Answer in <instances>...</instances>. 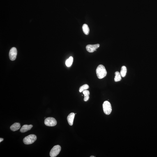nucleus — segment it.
I'll use <instances>...</instances> for the list:
<instances>
[{"label": "nucleus", "mask_w": 157, "mask_h": 157, "mask_svg": "<svg viewBox=\"0 0 157 157\" xmlns=\"http://www.w3.org/2000/svg\"><path fill=\"white\" fill-rule=\"evenodd\" d=\"M115 77L114 78V81L115 82H119L121 80V76L120 73L119 72L116 71L115 73Z\"/></svg>", "instance_id": "nucleus-13"}, {"label": "nucleus", "mask_w": 157, "mask_h": 157, "mask_svg": "<svg viewBox=\"0 0 157 157\" xmlns=\"http://www.w3.org/2000/svg\"><path fill=\"white\" fill-rule=\"evenodd\" d=\"M97 76L99 79H102L105 77L107 75V71L105 67L102 65H99L96 70Z\"/></svg>", "instance_id": "nucleus-1"}, {"label": "nucleus", "mask_w": 157, "mask_h": 157, "mask_svg": "<svg viewBox=\"0 0 157 157\" xmlns=\"http://www.w3.org/2000/svg\"><path fill=\"white\" fill-rule=\"evenodd\" d=\"M17 49L15 47H12L10 49L9 53V57L11 61H14L17 55Z\"/></svg>", "instance_id": "nucleus-6"}, {"label": "nucleus", "mask_w": 157, "mask_h": 157, "mask_svg": "<svg viewBox=\"0 0 157 157\" xmlns=\"http://www.w3.org/2000/svg\"><path fill=\"white\" fill-rule=\"evenodd\" d=\"M3 140V139L2 138H0V142H1Z\"/></svg>", "instance_id": "nucleus-17"}, {"label": "nucleus", "mask_w": 157, "mask_h": 157, "mask_svg": "<svg viewBox=\"0 0 157 157\" xmlns=\"http://www.w3.org/2000/svg\"><path fill=\"white\" fill-rule=\"evenodd\" d=\"M61 148L59 145L55 146L52 148L50 152V156L51 157H55L57 156L61 151Z\"/></svg>", "instance_id": "nucleus-4"}, {"label": "nucleus", "mask_w": 157, "mask_h": 157, "mask_svg": "<svg viewBox=\"0 0 157 157\" xmlns=\"http://www.w3.org/2000/svg\"><path fill=\"white\" fill-rule=\"evenodd\" d=\"M20 125L19 123H15L10 127V129L12 131H15L20 129Z\"/></svg>", "instance_id": "nucleus-10"}, {"label": "nucleus", "mask_w": 157, "mask_h": 157, "mask_svg": "<svg viewBox=\"0 0 157 157\" xmlns=\"http://www.w3.org/2000/svg\"><path fill=\"white\" fill-rule=\"evenodd\" d=\"M32 125H24L21 128L20 132H22V133H24V132H26L30 130L31 128H32Z\"/></svg>", "instance_id": "nucleus-9"}, {"label": "nucleus", "mask_w": 157, "mask_h": 157, "mask_svg": "<svg viewBox=\"0 0 157 157\" xmlns=\"http://www.w3.org/2000/svg\"><path fill=\"white\" fill-rule=\"evenodd\" d=\"M83 94L84 95V101L86 102L89 100V98L90 92L89 91L87 90H85L83 91Z\"/></svg>", "instance_id": "nucleus-11"}, {"label": "nucleus", "mask_w": 157, "mask_h": 157, "mask_svg": "<svg viewBox=\"0 0 157 157\" xmlns=\"http://www.w3.org/2000/svg\"><path fill=\"white\" fill-rule=\"evenodd\" d=\"M89 86L87 84H85L84 85L81 86L79 88V92H82L86 90L89 89Z\"/></svg>", "instance_id": "nucleus-16"}, {"label": "nucleus", "mask_w": 157, "mask_h": 157, "mask_svg": "<svg viewBox=\"0 0 157 157\" xmlns=\"http://www.w3.org/2000/svg\"><path fill=\"white\" fill-rule=\"evenodd\" d=\"M37 139L36 136L34 135H30L24 137L23 142L26 145L31 144L33 143Z\"/></svg>", "instance_id": "nucleus-2"}, {"label": "nucleus", "mask_w": 157, "mask_h": 157, "mask_svg": "<svg viewBox=\"0 0 157 157\" xmlns=\"http://www.w3.org/2000/svg\"><path fill=\"white\" fill-rule=\"evenodd\" d=\"M127 72V68L126 66H123L122 67L120 73L122 77H124L126 76Z\"/></svg>", "instance_id": "nucleus-14"}, {"label": "nucleus", "mask_w": 157, "mask_h": 157, "mask_svg": "<svg viewBox=\"0 0 157 157\" xmlns=\"http://www.w3.org/2000/svg\"><path fill=\"white\" fill-rule=\"evenodd\" d=\"M73 58L72 56H70L68 59L67 60L66 62V66L69 67L71 66L73 63Z\"/></svg>", "instance_id": "nucleus-15"}, {"label": "nucleus", "mask_w": 157, "mask_h": 157, "mask_svg": "<svg viewBox=\"0 0 157 157\" xmlns=\"http://www.w3.org/2000/svg\"><path fill=\"white\" fill-rule=\"evenodd\" d=\"M82 30L84 34L88 35L89 32V29L87 24H84L82 26Z\"/></svg>", "instance_id": "nucleus-12"}, {"label": "nucleus", "mask_w": 157, "mask_h": 157, "mask_svg": "<svg viewBox=\"0 0 157 157\" xmlns=\"http://www.w3.org/2000/svg\"><path fill=\"white\" fill-rule=\"evenodd\" d=\"M104 112L107 115L110 114L112 111V107L110 102L106 101L104 102L103 104Z\"/></svg>", "instance_id": "nucleus-3"}, {"label": "nucleus", "mask_w": 157, "mask_h": 157, "mask_svg": "<svg viewBox=\"0 0 157 157\" xmlns=\"http://www.w3.org/2000/svg\"><path fill=\"white\" fill-rule=\"evenodd\" d=\"M90 157H95L94 156H91Z\"/></svg>", "instance_id": "nucleus-18"}, {"label": "nucleus", "mask_w": 157, "mask_h": 157, "mask_svg": "<svg viewBox=\"0 0 157 157\" xmlns=\"http://www.w3.org/2000/svg\"><path fill=\"white\" fill-rule=\"evenodd\" d=\"M44 123L46 126L53 127L56 125L57 124V121L56 120L53 118L48 117L45 119Z\"/></svg>", "instance_id": "nucleus-5"}, {"label": "nucleus", "mask_w": 157, "mask_h": 157, "mask_svg": "<svg viewBox=\"0 0 157 157\" xmlns=\"http://www.w3.org/2000/svg\"><path fill=\"white\" fill-rule=\"evenodd\" d=\"M75 114L73 113H72L68 115L67 117V120L70 126H72L73 124L74 118L75 116Z\"/></svg>", "instance_id": "nucleus-8"}, {"label": "nucleus", "mask_w": 157, "mask_h": 157, "mask_svg": "<svg viewBox=\"0 0 157 157\" xmlns=\"http://www.w3.org/2000/svg\"><path fill=\"white\" fill-rule=\"evenodd\" d=\"M99 44L95 45H89L86 47V50L88 52L92 53L96 51V50L100 47Z\"/></svg>", "instance_id": "nucleus-7"}]
</instances>
